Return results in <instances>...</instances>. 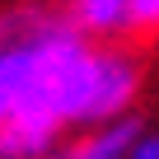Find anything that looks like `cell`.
I'll return each instance as SVG.
<instances>
[{"instance_id": "4", "label": "cell", "mask_w": 159, "mask_h": 159, "mask_svg": "<svg viewBox=\"0 0 159 159\" xmlns=\"http://www.w3.org/2000/svg\"><path fill=\"white\" fill-rule=\"evenodd\" d=\"M131 33L140 38V42H150V38H159V0H136L131 5Z\"/></svg>"}, {"instance_id": "5", "label": "cell", "mask_w": 159, "mask_h": 159, "mask_svg": "<svg viewBox=\"0 0 159 159\" xmlns=\"http://www.w3.org/2000/svg\"><path fill=\"white\" fill-rule=\"evenodd\" d=\"M131 159H159V136H145V140H136Z\"/></svg>"}, {"instance_id": "1", "label": "cell", "mask_w": 159, "mask_h": 159, "mask_svg": "<svg viewBox=\"0 0 159 159\" xmlns=\"http://www.w3.org/2000/svg\"><path fill=\"white\" fill-rule=\"evenodd\" d=\"M140 84V61L126 52H94L89 61V89H84V117L80 122H103L117 108H126V98Z\"/></svg>"}, {"instance_id": "3", "label": "cell", "mask_w": 159, "mask_h": 159, "mask_svg": "<svg viewBox=\"0 0 159 159\" xmlns=\"http://www.w3.org/2000/svg\"><path fill=\"white\" fill-rule=\"evenodd\" d=\"M131 5L136 0H70L66 19H70L75 33H108L122 19H131Z\"/></svg>"}, {"instance_id": "2", "label": "cell", "mask_w": 159, "mask_h": 159, "mask_svg": "<svg viewBox=\"0 0 159 159\" xmlns=\"http://www.w3.org/2000/svg\"><path fill=\"white\" fill-rule=\"evenodd\" d=\"M136 136H140V122H117L98 136H84V140H75L70 150L52 154V159H126L136 150Z\"/></svg>"}]
</instances>
